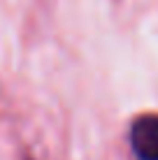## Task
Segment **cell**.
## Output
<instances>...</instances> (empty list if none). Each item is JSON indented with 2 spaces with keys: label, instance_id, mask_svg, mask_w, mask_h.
Instances as JSON below:
<instances>
[{
  "label": "cell",
  "instance_id": "1",
  "mask_svg": "<svg viewBox=\"0 0 158 160\" xmlns=\"http://www.w3.org/2000/svg\"><path fill=\"white\" fill-rule=\"evenodd\" d=\"M130 146L137 160H158V116L146 114V116L135 118L130 125Z\"/></svg>",
  "mask_w": 158,
  "mask_h": 160
}]
</instances>
